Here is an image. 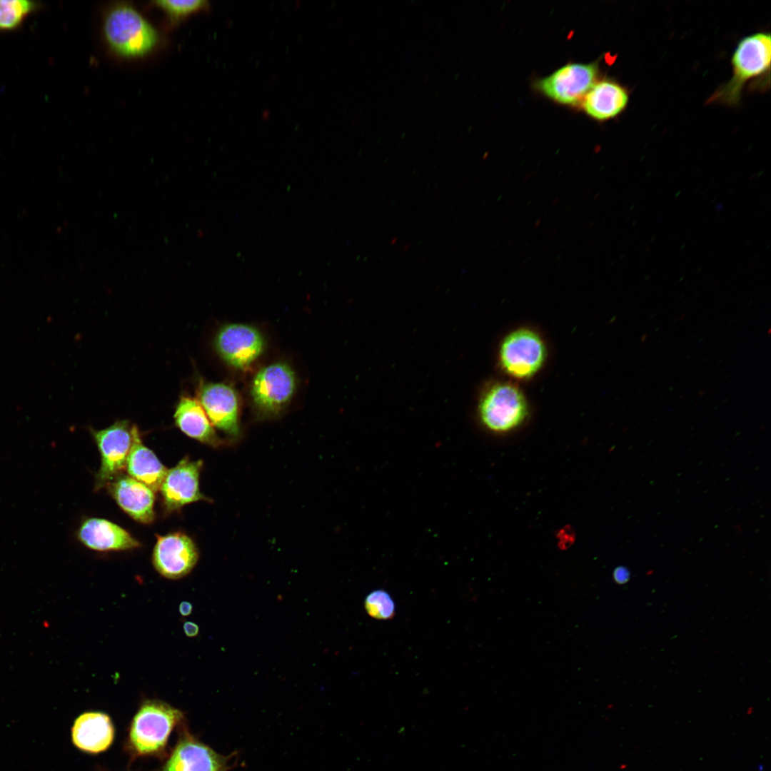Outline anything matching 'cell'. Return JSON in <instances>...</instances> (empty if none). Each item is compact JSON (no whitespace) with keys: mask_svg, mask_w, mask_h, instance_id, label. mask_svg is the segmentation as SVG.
Returning a JSON list of instances; mask_svg holds the SVG:
<instances>
[{"mask_svg":"<svg viewBox=\"0 0 771 771\" xmlns=\"http://www.w3.org/2000/svg\"><path fill=\"white\" fill-rule=\"evenodd\" d=\"M771 38L769 33L757 32L745 36L737 44L732 56V75L708 100L732 106L737 105L748 81L770 76Z\"/></svg>","mask_w":771,"mask_h":771,"instance_id":"1","label":"cell"},{"mask_svg":"<svg viewBox=\"0 0 771 771\" xmlns=\"http://www.w3.org/2000/svg\"><path fill=\"white\" fill-rule=\"evenodd\" d=\"M104 37L110 48L126 58L143 56L159 41V34L136 9L126 3L111 6L103 23Z\"/></svg>","mask_w":771,"mask_h":771,"instance_id":"2","label":"cell"},{"mask_svg":"<svg viewBox=\"0 0 771 771\" xmlns=\"http://www.w3.org/2000/svg\"><path fill=\"white\" fill-rule=\"evenodd\" d=\"M183 718L178 709L164 702H144L134 715L129 730V745L137 755H154L163 750L173 727Z\"/></svg>","mask_w":771,"mask_h":771,"instance_id":"3","label":"cell"},{"mask_svg":"<svg viewBox=\"0 0 771 771\" xmlns=\"http://www.w3.org/2000/svg\"><path fill=\"white\" fill-rule=\"evenodd\" d=\"M482 424L489 430L504 433L518 428L528 413L527 400L515 384L497 382L487 387L478 405Z\"/></svg>","mask_w":771,"mask_h":771,"instance_id":"4","label":"cell"},{"mask_svg":"<svg viewBox=\"0 0 771 771\" xmlns=\"http://www.w3.org/2000/svg\"><path fill=\"white\" fill-rule=\"evenodd\" d=\"M546 356V346L542 337L528 328H520L508 333L503 338L498 352L503 371L518 380L534 376L543 367Z\"/></svg>","mask_w":771,"mask_h":771,"instance_id":"5","label":"cell"},{"mask_svg":"<svg viewBox=\"0 0 771 771\" xmlns=\"http://www.w3.org/2000/svg\"><path fill=\"white\" fill-rule=\"evenodd\" d=\"M597 62L568 63L547 76L538 79L534 86L543 96L559 104L576 106L598 80Z\"/></svg>","mask_w":771,"mask_h":771,"instance_id":"6","label":"cell"},{"mask_svg":"<svg viewBox=\"0 0 771 771\" xmlns=\"http://www.w3.org/2000/svg\"><path fill=\"white\" fill-rule=\"evenodd\" d=\"M296 388V376L290 366L276 362L263 367L256 374L251 395L258 411L275 415L290 403Z\"/></svg>","mask_w":771,"mask_h":771,"instance_id":"7","label":"cell"},{"mask_svg":"<svg viewBox=\"0 0 771 771\" xmlns=\"http://www.w3.org/2000/svg\"><path fill=\"white\" fill-rule=\"evenodd\" d=\"M213 345L218 355L228 365L246 370L261 355L265 341L256 328L247 324L231 323L218 331Z\"/></svg>","mask_w":771,"mask_h":771,"instance_id":"8","label":"cell"},{"mask_svg":"<svg viewBox=\"0 0 771 771\" xmlns=\"http://www.w3.org/2000/svg\"><path fill=\"white\" fill-rule=\"evenodd\" d=\"M132 426L128 421L121 420L102 430L91 429L101 459L96 478V490L119 476L126 467L132 443Z\"/></svg>","mask_w":771,"mask_h":771,"instance_id":"9","label":"cell"},{"mask_svg":"<svg viewBox=\"0 0 771 771\" xmlns=\"http://www.w3.org/2000/svg\"><path fill=\"white\" fill-rule=\"evenodd\" d=\"M234 756L218 753L185 731L161 771H230Z\"/></svg>","mask_w":771,"mask_h":771,"instance_id":"10","label":"cell"},{"mask_svg":"<svg viewBox=\"0 0 771 771\" xmlns=\"http://www.w3.org/2000/svg\"><path fill=\"white\" fill-rule=\"evenodd\" d=\"M198 560V549L185 533L176 532L158 536L153 563L162 576L170 579L183 578L192 570Z\"/></svg>","mask_w":771,"mask_h":771,"instance_id":"11","label":"cell"},{"mask_svg":"<svg viewBox=\"0 0 771 771\" xmlns=\"http://www.w3.org/2000/svg\"><path fill=\"white\" fill-rule=\"evenodd\" d=\"M202 464L200 460L193 461L186 457L167 470L159 489L166 511L172 512L186 504L208 500L199 489Z\"/></svg>","mask_w":771,"mask_h":771,"instance_id":"12","label":"cell"},{"mask_svg":"<svg viewBox=\"0 0 771 771\" xmlns=\"http://www.w3.org/2000/svg\"><path fill=\"white\" fill-rule=\"evenodd\" d=\"M198 400L213 426L232 437L239 435V403L233 387L223 383H202Z\"/></svg>","mask_w":771,"mask_h":771,"instance_id":"13","label":"cell"},{"mask_svg":"<svg viewBox=\"0 0 771 771\" xmlns=\"http://www.w3.org/2000/svg\"><path fill=\"white\" fill-rule=\"evenodd\" d=\"M629 101L628 90L611 79L597 81L586 94L580 106L591 119L605 121L620 115Z\"/></svg>","mask_w":771,"mask_h":771,"instance_id":"14","label":"cell"},{"mask_svg":"<svg viewBox=\"0 0 771 771\" xmlns=\"http://www.w3.org/2000/svg\"><path fill=\"white\" fill-rule=\"evenodd\" d=\"M109 491L118 505L133 519L151 523L154 520L153 491L130 476H117L109 483Z\"/></svg>","mask_w":771,"mask_h":771,"instance_id":"15","label":"cell"},{"mask_svg":"<svg viewBox=\"0 0 771 771\" xmlns=\"http://www.w3.org/2000/svg\"><path fill=\"white\" fill-rule=\"evenodd\" d=\"M79 540L89 548L100 550H124L140 546V543L121 527L101 518H89L76 532Z\"/></svg>","mask_w":771,"mask_h":771,"instance_id":"16","label":"cell"},{"mask_svg":"<svg viewBox=\"0 0 771 771\" xmlns=\"http://www.w3.org/2000/svg\"><path fill=\"white\" fill-rule=\"evenodd\" d=\"M114 737L111 718L101 712H87L79 715L71 729L74 745L81 750L96 754L108 749Z\"/></svg>","mask_w":771,"mask_h":771,"instance_id":"17","label":"cell"},{"mask_svg":"<svg viewBox=\"0 0 771 771\" xmlns=\"http://www.w3.org/2000/svg\"><path fill=\"white\" fill-rule=\"evenodd\" d=\"M173 418L176 426L186 435L211 446L222 443L201 403L190 395H182L176 405Z\"/></svg>","mask_w":771,"mask_h":771,"instance_id":"18","label":"cell"},{"mask_svg":"<svg viewBox=\"0 0 771 771\" xmlns=\"http://www.w3.org/2000/svg\"><path fill=\"white\" fill-rule=\"evenodd\" d=\"M126 468L130 477L158 491L167 469L151 450L143 445L136 425L132 426V443Z\"/></svg>","mask_w":771,"mask_h":771,"instance_id":"19","label":"cell"},{"mask_svg":"<svg viewBox=\"0 0 771 771\" xmlns=\"http://www.w3.org/2000/svg\"><path fill=\"white\" fill-rule=\"evenodd\" d=\"M40 6L41 3L36 1L0 0V31L18 29Z\"/></svg>","mask_w":771,"mask_h":771,"instance_id":"20","label":"cell"},{"mask_svg":"<svg viewBox=\"0 0 771 771\" xmlns=\"http://www.w3.org/2000/svg\"><path fill=\"white\" fill-rule=\"evenodd\" d=\"M365 607L368 614L377 619H388L394 615L393 600L383 590H376L370 593L366 598Z\"/></svg>","mask_w":771,"mask_h":771,"instance_id":"21","label":"cell"},{"mask_svg":"<svg viewBox=\"0 0 771 771\" xmlns=\"http://www.w3.org/2000/svg\"><path fill=\"white\" fill-rule=\"evenodd\" d=\"M157 6L162 8L173 19H178L206 6L205 0H158Z\"/></svg>","mask_w":771,"mask_h":771,"instance_id":"22","label":"cell"},{"mask_svg":"<svg viewBox=\"0 0 771 771\" xmlns=\"http://www.w3.org/2000/svg\"><path fill=\"white\" fill-rule=\"evenodd\" d=\"M613 579L618 584H624L629 580L630 573L628 570L623 567L619 566L616 568L613 572Z\"/></svg>","mask_w":771,"mask_h":771,"instance_id":"23","label":"cell"},{"mask_svg":"<svg viewBox=\"0 0 771 771\" xmlns=\"http://www.w3.org/2000/svg\"><path fill=\"white\" fill-rule=\"evenodd\" d=\"M183 630L187 636L195 637L199 632V628L195 623L187 621L183 624Z\"/></svg>","mask_w":771,"mask_h":771,"instance_id":"24","label":"cell"},{"mask_svg":"<svg viewBox=\"0 0 771 771\" xmlns=\"http://www.w3.org/2000/svg\"><path fill=\"white\" fill-rule=\"evenodd\" d=\"M193 610L192 605L187 601H183L179 605V613L182 616L189 615Z\"/></svg>","mask_w":771,"mask_h":771,"instance_id":"25","label":"cell"}]
</instances>
